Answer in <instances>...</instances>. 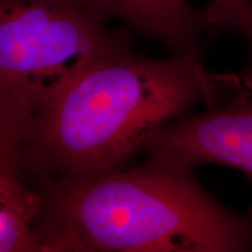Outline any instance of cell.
I'll return each mask as SVG.
<instances>
[{"label":"cell","mask_w":252,"mask_h":252,"mask_svg":"<svg viewBox=\"0 0 252 252\" xmlns=\"http://www.w3.org/2000/svg\"><path fill=\"white\" fill-rule=\"evenodd\" d=\"M204 9L210 26L231 32L248 45L249 59L241 76L252 91V0H208Z\"/></svg>","instance_id":"obj_7"},{"label":"cell","mask_w":252,"mask_h":252,"mask_svg":"<svg viewBox=\"0 0 252 252\" xmlns=\"http://www.w3.org/2000/svg\"><path fill=\"white\" fill-rule=\"evenodd\" d=\"M105 18H116L131 30L166 47L172 55H201V39L210 26L206 9L187 0H82Z\"/></svg>","instance_id":"obj_5"},{"label":"cell","mask_w":252,"mask_h":252,"mask_svg":"<svg viewBox=\"0 0 252 252\" xmlns=\"http://www.w3.org/2000/svg\"><path fill=\"white\" fill-rule=\"evenodd\" d=\"M31 185L42 196L40 252L252 250V212L223 206L190 167L146 158L127 171Z\"/></svg>","instance_id":"obj_2"},{"label":"cell","mask_w":252,"mask_h":252,"mask_svg":"<svg viewBox=\"0 0 252 252\" xmlns=\"http://www.w3.org/2000/svg\"><path fill=\"white\" fill-rule=\"evenodd\" d=\"M144 151L149 159L194 169L228 166L252 179L251 91L207 111L186 113L153 134Z\"/></svg>","instance_id":"obj_4"},{"label":"cell","mask_w":252,"mask_h":252,"mask_svg":"<svg viewBox=\"0 0 252 252\" xmlns=\"http://www.w3.org/2000/svg\"><path fill=\"white\" fill-rule=\"evenodd\" d=\"M244 91L241 74L208 70L201 55L149 59L127 43L48 100L0 165L30 184L118 171L195 105L213 108Z\"/></svg>","instance_id":"obj_1"},{"label":"cell","mask_w":252,"mask_h":252,"mask_svg":"<svg viewBox=\"0 0 252 252\" xmlns=\"http://www.w3.org/2000/svg\"><path fill=\"white\" fill-rule=\"evenodd\" d=\"M82 0H0V154L94 63L130 43Z\"/></svg>","instance_id":"obj_3"},{"label":"cell","mask_w":252,"mask_h":252,"mask_svg":"<svg viewBox=\"0 0 252 252\" xmlns=\"http://www.w3.org/2000/svg\"><path fill=\"white\" fill-rule=\"evenodd\" d=\"M41 210L39 189L13 167L0 165V252H40L35 224Z\"/></svg>","instance_id":"obj_6"}]
</instances>
